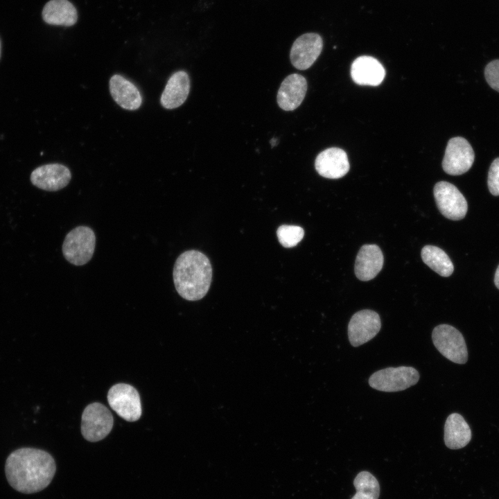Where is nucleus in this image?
Returning a JSON list of instances; mask_svg holds the SVG:
<instances>
[{"instance_id":"obj_14","label":"nucleus","mask_w":499,"mask_h":499,"mask_svg":"<svg viewBox=\"0 0 499 499\" xmlns=\"http://www.w3.org/2000/svg\"><path fill=\"white\" fill-rule=\"evenodd\" d=\"M307 91L306 78L298 73L288 76L281 82L277 96L279 106L285 111H292L302 103Z\"/></svg>"},{"instance_id":"obj_23","label":"nucleus","mask_w":499,"mask_h":499,"mask_svg":"<svg viewBox=\"0 0 499 499\" xmlns=\"http://www.w3.org/2000/svg\"><path fill=\"white\" fill-rule=\"evenodd\" d=\"M277 235L283 247H292L302 240L304 231L299 226L283 225L277 229Z\"/></svg>"},{"instance_id":"obj_16","label":"nucleus","mask_w":499,"mask_h":499,"mask_svg":"<svg viewBox=\"0 0 499 499\" xmlns=\"http://www.w3.org/2000/svg\"><path fill=\"white\" fill-rule=\"evenodd\" d=\"M383 265V255L380 247L374 244L364 245L356 259V276L361 281L371 280L379 273Z\"/></svg>"},{"instance_id":"obj_15","label":"nucleus","mask_w":499,"mask_h":499,"mask_svg":"<svg viewBox=\"0 0 499 499\" xmlns=\"http://www.w3.org/2000/svg\"><path fill=\"white\" fill-rule=\"evenodd\" d=\"M351 76L360 85H379L385 76L383 65L376 58L362 55L357 58L351 64Z\"/></svg>"},{"instance_id":"obj_26","label":"nucleus","mask_w":499,"mask_h":499,"mask_svg":"<svg viewBox=\"0 0 499 499\" xmlns=\"http://www.w3.org/2000/svg\"><path fill=\"white\" fill-rule=\"evenodd\" d=\"M494 283L497 288L499 289V265L498 266L495 273Z\"/></svg>"},{"instance_id":"obj_8","label":"nucleus","mask_w":499,"mask_h":499,"mask_svg":"<svg viewBox=\"0 0 499 499\" xmlns=\"http://www.w3.org/2000/svg\"><path fill=\"white\" fill-rule=\"evenodd\" d=\"M433 193L437 207L444 217L453 220L464 218L467 202L456 186L448 182H439L434 186Z\"/></svg>"},{"instance_id":"obj_12","label":"nucleus","mask_w":499,"mask_h":499,"mask_svg":"<svg viewBox=\"0 0 499 499\" xmlns=\"http://www.w3.org/2000/svg\"><path fill=\"white\" fill-rule=\"evenodd\" d=\"M71 179L70 170L60 164L39 166L30 175V181L34 186L48 191H56L64 188Z\"/></svg>"},{"instance_id":"obj_11","label":"nucleus","mask_w":499,"mask_h":499,"mask_svg":"<svg viewBox=\"0 0 499 499\" xmlns=\"http://www.w3.org/2000/svg\"><path fill=\"white\" fill-rule=\"evenodd\" d=\"M323 47L321 36L315 33H305L293 43L290 53L292 64L297 69L310 67L320 55Z\"/></svg>"},{"instance_id":"obj_13","label":"nucleus","mask_w":499,"mask_h":499,"mask_svg":"<svg viewBox=\"0 0 499 499\" xmlns=\"http://www.w3.org/2000/svg\"><path fill=\"white\" fill-rule=\"evenodd\" d=\"M315 167L319 175L329 179L342 177L350 168L347 153L338 148L321 152L315 159Z\"/></svg>"},{"instance_id":"obj_17","label":"nucleus","mask_w":499,"mask_h":499,"mask_svg":"<svg viewBox=\"0 0 499 499\" xmlns=\"http://www.w3.org/2000/svg\"><path fill=\"white\" fill-rule=\"evenodd\" d=\"M110 91L114 101L122 108L135 110L142 103V96L138 88L119 74L112 76L109 82Z\"/></svg>"},{"instance_id":"obj_5","label":"nucleus","mask_w":499,"mask_h":499,"mask_svg":"<svg viewBox=\"0 0 499 499\" xmlns=\"http://www.w3.org/2000/svg\"><path fill=\"white\" fill-rule=\"evenodd\" d=\"M435 347L445 358L457 363L464 364L468 359V351L462 334L448 324L435 327L432 333Z\"/></svg>"},{"instance_id":"obj_20","label":"nucleus","mask_w":499,"mask_h":499,"mask_svg":"<svg viewBox=\"0 0 499 499\" xmlns=\"http://www.w3.org/2000/svg\"><path fill=\"white\" fill-rule=\"evenodd\" d=\"M42 18L50 25L71 26L77 21L78 13L68 0H50L43 8Z\"/></svg>"},{"instance_id":"obj_9","label":"nucleus","mask_w":499,"mask_h":499,"mask_svg":"<svg viewBox=\"0 0 499 499\" xmlns=\"http://www.w3.org/2000/svg\"><path fill=\"white\" fill-rule=\"evenodd\" d=\"M475 159L474 151L464 138H451L447 144L442 161L444 172L450 175H459L467 172Z\"/></svg>"},{"instance_id":"obj_2","label":"nucleus","mask_w":499,"mask_h":499,"mask_svg":"<svg viewBox=\"0 0 499 499\" xmlns=\"http://www.w3.org/2000/svg\"><path fill=\"white\" fill-rule=\"evenodd\" d=\"M177 293L184 299L197 301L207 293L212 278V268L202 252L191 250L177 259L173 272Z\"/></svg>"},{"instance_id":"obj_10","label":"nucleus","mask_w":499,"mask_h":499,"mask_svg":"<svg viewBox=\"0 0 499 499\" xmlns=\"http://www.w3.org/2000/svg\"><path fill=\"white\" fill-rule=\"evenodd\" d=\"M380 328V318L376 312L367 309L358 311L348 324L349 340L353 347L360 346L374 338Z\"/></svg>"},{"instance_id":"obj_6","label":"nucleus","mask_w":499,"mask_h":499,"mask_svg":"<svg viewBox=\"0 0 499 499\" xmlns=\"http://www.w3.org/2000/svg\"><path fill=\"white\" fill-rule=\"evenodd\" d=\"M113 423V417L109 409L100 403H93L82 412L81 432L86 440L98 441L110 432Z\"/></svg>"},{"instance_id":"obj_27","label":"nucleus","mask_w":499,"mask_h":499,"mask_svg":"<svg viewBox=\"0 0 499 499\" xmlns=\"http://www.w3.org/2000/svg\"><path fill=\"white\" fill-rule=\"evenodd\" d=\"M0 58H1V41H0Z\"/></svg>"},{"instance_id":"obj_19","label":"nucleus","mask_w":499,"mask_h":499,"mask_svg":"<svg viewBox=\"0 0 499 499\" xmlns=\"http://www.w3.org/2000/svg\"><path fill=\"white\" fill-rule=\"evenodd\" d=\"M471 430L463 417L457 413L450 414L444 425V442L450 449H460L471 439Z\"/></svg>"},{"instance_id":"obj_22","label":"nucleus","mask_w":499,"mask_h":499,"mask_svg":"<svg viewBox=\"0 0 499 499\" xmlns=\"http://www.w3.org/2000/svg\"><path fill=\"white\" fill-rule=\"evenodd\" d=\"M356 493L351 499H378L380 485L376 478L368 471L360 472L353 480Z\"/></svg>"},{"instance_id":"obj_7","label":"nucleus","mask_w":499,"mask_h":499,"mask_svg":"<svg viewBox=\"0 0 499 499\" xmlns=\"http://www.w3.org/2000/svg\"><path fill=\"white\" fill-rule=\"evenodd\" d=\"M107 401L119 416L128 421H135L141 416L139 394L132 385L118 383L108 391Z\"/></svg>"},{"instance_id":"obj_4","label":"nucleus","mask_w":499,"mask_h":499,"mask_svg":"<svg viewBox=\"0 0 499 499\" xmlns=\"http://www.w3.org/2000/svg\"><path fill=\"white\" fill-rule=\"evenodd\" d=\"M419 379V374L415 368L401 366L374 372L369 378V384L375 389L393 392L408 389L417 384Z\"/></svg>"},{"instance_id":"obj_1","label":"nucleus","mask_w":499,"mask_h":499,"mask_svg":"<svg viewBox=\"0 0 499 499\" xmlns=\"http://www.w3.org/2000/svg\"><path fill=\"white\" fill-rule=\"evenodd\" d=\"M55 471V462L51 455L33 448L14 450L5 464L9 484L23 493H33L44 489L51 482Z\"/></svg>"},{"instance_id":"obj_24","label":"nucleus","mask_w":499,"mask_h":499,"mask_svg":"<svg viewBox=\"0 0 499 499\" xmlns=\"http://www.w3.org/2000/svg\"><path fill=\"white\" fill-rule=\"evenodd\" d=\"M487 185L493 195H499V157L495 159L490 166Z\"/></svg>"},{"instance_id":"obj_18","label":"nucleus","mask_w":499,"mask_h":499,"mask_svg":"<svg viewBox=\"0 0 499 499\" xmlns=\"http://www.w3.org/2000/svg\"><path fill=\"white\" fill-rule=\"evenodd\" d=\"M190 91V79L184 71L175 72L168 79L160 98L161 105L168 110L182 105Z\"/></svg>"},{"instance_id":"obj_3","label":"nucleus","mask_w":499,"mask_h":499,"mask_svg":"<svg viewBox=\"0 0 499 499\" xmlns=\"http://www.w3.org/2000/svg\"><path fill=\"white\" fill-rule=\"evenodd\" d=\"M95 246L96 236L93 229L87 226H78L66 235L62 250L67 261L79 266L91 260Z\"/></svg>"},{"instance_id":"obj_25","label":"nucleus","mask_w":499,"mask_h":499,"mask_svg":"<svg viewBox=\"0 0 499 499\" xmlns=\"http://www.w3.org/2000/svg\"><path fill=\"white\" fill-rule=\"evenodd\" d=\"M484 76L489 85L499 92V60H493L486 66Z\"/></svg>"},{"instance_id":"obj_21","label":"nucleus","mask_w":499,"mask_h":499,"mask_svg":"<svg viewBox=\"0 0 499 499\" xmlns=\"http://www.w3.org/2000/svg\"><path fill=\"white\" fill-rule=\"evenodd\" d=\"M423 261L432 270L441 277H449L454 270V266L447 254L438 247L424 246L421 252Z\"/></svg>"}]
</instances>
